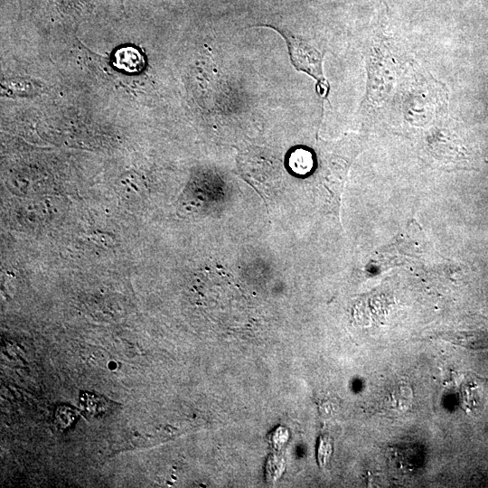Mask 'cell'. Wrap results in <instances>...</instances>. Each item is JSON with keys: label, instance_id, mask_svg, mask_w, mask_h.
<instances>
[{"label": "cell", "instance_id": "3", "mask_svg": "<svg viewBox=\"0 0 488 488\" xmlns=\"http://www.w3.org/2000/svg\"><path fill=\"white\" fill-rule=\"evenodd\" d=\"M446 341L453 343L459 344L461 346L471 349H486L488 348V335L481 334H455L453 336H446Z\"/></svg>", "mask_w": 488, "mask_h": 488}, {"label": "cell", "instance_id": "6", "mask_svg": "<svg viewBox=\"0 0 488 488\" xmlns=\"http://www.w3.org/2000/svg\"><path fill=\"white\" fill-rule=\"evenodd\" d=\"M331 453H332L331 441L324 437L323 438V440L320 441L319 449H318V458H319L320 464H323V465H324L326 462L329 460Z\"/></svg>", "mask_w": 488, "mask_h": 488}, {"label": "cell", "instance_id": "4", "mask_svg": "<svg viewBox=\"0 0 488 488\" xmlns=\"http://www.w3.org/2000/svg\"><path fill=\"white\" fill-rule=\"evenodd\" d=\"M292 168L301 174H305L313 166L312 155L309 152L297 149L290 158Z\"/></svg>", "mask_w": 488, "mask_h": 488}, {"label": "cell", "instance_id": "1", "mask_svg": "<svg viewBox=\"0 0 488 488\" xmlns=\"http://www.w3.org/2000/svg\"><path fill=\"white\" fill-rule=\"evenodd\" d=\"M286 39L291 61L296 69L302 70L314 78L322 84L324 90L327 89L326 81L322 71V54L307 42L296 38L294 35L274 27Z\"/></svg>", "mask_w": 488, "mask_h": 488}, {"label": "cell", "instance_id": "5", "mask_svg": "<svg viewBox=\"0 0 488 488\" xmlns=\"http://www.w3.org/2000/svg\"><path fill=\"white\" fill-rule=\"evenodd\" d=\"M121 184L128 195H139L142 193V180L136 174H126L121 179Z\"/></svg>", "mask_w": 488, "mask_h": 488}, {"label": "cell", "instance_id": "2", "mask_svg": "<svg viewBox=\"0 0 488 488\" xmlns=\"http://www.w3.org/2000/svg\"><path fill=\"white\" fill-rule=\"evenodd\" d=\"M113 65L124 72L136 73L144 68L145 59L136 48L123 46L115 52Z\"/></svg>", "mask_w": 488, "mask_h": 488}]
</instances>
